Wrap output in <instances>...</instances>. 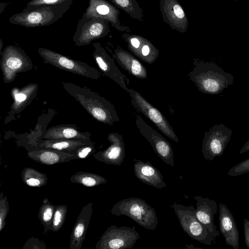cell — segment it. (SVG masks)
<instances>
[{"label":"cell","instance_id":"e575fe53","mask_svg":"<svg viewBox=\"0 0 249 249\" xmlns=\"http://www.w3.org/2000/svg\"><path fill=\"white\" fill-rule=\"evenodd\" d=\"M249 172V158L232 167L228 171V175L236 177Z\"/></svg>","mask_w":249,"mask_h":249},{"label":"cell","instance_id":"603a6c76","mask_svg":"<svg viewBox=\"0 0 249 249\" xmlns=\"http://www.w3.org/2000/svg\"><path fill=\"white\" fill-rule=\"evenodd\" d=\"M113 56L119 65L131 75L139 79L147 77L145 67L130 53L117 48L114 50Z\"/></svg>","mask_w":249,"mask_h":249},{"label":"cell","instance_id":"d4e9b609","mask_svg":"<svg viewBox=\"0 0 249 249\" xmlns=\"http://www.w3.org/2000/svg\"><path fill=\"white\" fill-rule=\"evenodd\" d=\"M38 85L30 83L17 91L14 94V101L8 113L10 116L20 113L36 96Z\"/></svg>","mask_w":249,"mask_h":249},{"label":"cell","instance_id":"9a60e30c","mask_svg":"<svg viewBox=\"0 0 249 249\" xmlns=\"http://www.w3.org/2000/svg\"><path fill=\"white\" fill-rule=\"evenodd\" d=\"M160 8L162 20L172 29L181 33L186 32L189 21L178 0H160Z\"/></svg>","mask_w":249,"mask_h":249},{"label":"cell","instance_id":"52a82bcc","mask_svg":"<svg viewBox=\"0 0 249 249\" xmlns=\"http://www.w3.org/2000/svg\"><path fill=\"white\" fill-rule=\"evenodd\" d=\"M37 52L44 63L92 79L97 80L100 77L99 71L86 63L42 47L39 48Z\"/></svg>","mask_w":249,"mask_h":249},{"label":"cell","instance_id":"836d02e7","mask_svg":"<svg viewBox=\"0 0 249 249\" xmlns=\"http://www.w3.org/2000/svg\"><path fill=\"white\" fill-rule=\"evenodd\" d=\"M9 210V202L6 196L1 192L0 195V231L4 228L6 218Z\"/></svg>","mask_w":249,"mask_h":249},{"label":"cell","instance_id":"f1b7e54d","mask_svg":"<svg viewBox=\"0 0 249 249\" xmlns=\"http://www.w3.org/2000/svg\"><path fill=\"white\" fill-rule=\"evenodd\" d=\"M115 6L124 11L132 18L142 21L144 15L136 0H110Z\"/></svg>","mask_w":249,"mask_h":249},{"label":"cell","instance_id":"cb8c5ba5","mask_svg":"<svg viewBox=\"0 0 249 249\" xmlns=\"http://www.w3.org/2000/svg\"><path fill=\"white\" fill-rule=\"evenodd\" d=\"M42 139L91 141L90 133L82 132L73 124H61L51 127L47 130Z\"/></svg>","mask_w":249,"mask_h":249},{"label":"cell","instance_id":"ffe728a7","mask_svg":"<svg viewBox=\"0 0 249 249\" xmlns=\"http://www.w3.org/2000/svg\"><path fill=\"white\" fill-rule=\"evenodd\" d=\"M92 203L89 202L82 209L70 236V249H81L92 213Z\"/></svg>","mask_w":249,"mask_h":249},{"label":"cell","instance_id":"d6a6232c","mask_svg":"<svg viewBox=\"0 0 249 249\" xmlns=\"http://www.w3.org/2000/svg\"><path fill=\"white\" fill-rule=\"evenodd\" d=\"M95 149L93 142L84 144L78 147L71 153V154L76 156L78 159H85L92 154Z\"/></svg>","mask_w":249,"mask_h":249},{"label":"cell","instance_id":"60d3db41","mask_svg":"<svg viewBox=\"0 0 249 249\" xmlns=\"http://www.w3.org/2000/svg\"><path fill=\"white\" fill-rule=\"evenodd\" d=\"M238 0H234V1L237 2Z\"/></svg>","mask_w":249,"mask_h":249},{"label":"cell","instance_id":"5b68a950","mask_svg":"<svg viewBox=\"0 0 249 249\" xmlns=\"http://www.w3.org/2000/svg\"><path fill=\"white\" fill-rule=\"evenodd\" d=\"M171 207L183 231L191 238L206 245L215 243V237L196 217V209L193 206H184L174 203Z\"/></svg>","mask_w":249,"mask_h":249},{"label":"cell","instance_id":"83f0119b","mask_svg":"<svg viewBox=\"0 0 249 249\" xmlns=\"http://www.w3.org/2000/svg\"><path fill=\"white\" fill-rule=\"evenodd\" d=\"M21 177L25 184L32 187H42L47 183L48 179L46 174L31 167H25L21 171Z\"/></svg>","mask_w":249,"mask_h":249},{"label":"cell","instance_id":"ab89813d","mask_svg":"<svg viewBox=\"0 0 249 249\" xmlns=\"http://www.w3.org/2000/svg\"><path fill=\"white\" fill-rule=\"evenodd\" d=\"M0 53L2 52V48L3 46V42L1 39H0Z\"/></svg>","mask_w":249,"mask_h":249},{"label":"cell","instance_id":"2e32d148","mask_svg":"<svg viewBox=\"0 0 249 249\" xmlns=\"http://www.w3.org/2000/svg\"><path fill=\"white\" fill-rule=\"evenodd\" d=\"M122 37L126 42L128 50L144 62L151 64L159 57V49L144 37L127 33L123 34Z\"/></svg>","mask_w":249,"mask_h":249},{"label":"cell","instance_id":"9c48e42d","mask_svg":"<svg viewBox=\"0 0 249 249\" xmlns=\"http://www.w3.org/2000/svg\"><path fill=\"white\" fill-rule=\"evenodd\" d=\"M140 238L135 226L109 227L97 242L96 249H128L134 246Z\"/></svg>","mask_w":249,"mask_h":249},{"label":"cell","instance_id":"e0dca14e","mask_svg":"<svg viewBox=\"0 0 249 249\" xmlns=\"http://www.w3.org/2000/svg\"><path fill=\"white\" fill-rule=\"evenodd\" d=\"M110 145L104 151L93 155L98 161L108 164L119 166L125 158L124 143L123 136L117 133L111 132L107 137Z\"/></svg>","mask_w":249,"mask_h":249},{"label":"cell","instance_id":"1f68e13d","mask_svg":"<svg viewBox=\"0 0 249 249\" xmlns=\"http://www.w3.org/2000/svg\"><path fill=\"white\" fill-rule=\"evenodd\" d=\"M71 1L73 0H31L26 4L22 11H31L41 6L57 5Z\"/></svg>","mask_w":249,"mask_h":249},{"label":"cell","instance_id":"f546056e","mask_svg":"<svg viewBox=\"0 0 249 249\" xmlns=\"http://www.w3.org/2000/svg\"><path fill=\"white\" fill-rule=\"evenodd\" d=\"M54 206L48 198H44L38 213V217L43 226V234L52 231Z\"/></svg>","mask_w":249,"mask_h":249},{"label":"cell","instance_id":"7a4b0ae2","mask_svg":"<svg viewBox=\"0 0 249 249\" xmlns=\"http://www.w3.org/2000/svg\"><path fill=\"white\" fill-rule=\"evenodd\" d=\"M188 76L199 91L211 95L219 94L234 81V76L218 65L203 60L196 61Z\"/></svg>","mask_w":249,"mask_h":249},{"label":"cell","instance_id":"ba28073f","mask_svg":"<svg viewBox=\"0 0 249 249\" xmlns=\"http://www.w3.org/2000/svg\"><path fill=\"white\" fill-rule=\"evenodd\" d=\"M109 23V21L101 18H88L83 13L72 37L75 45H88L93 40L105 37L110 32Z\"/></svg>","mask_w":249,"mask_h":249},{"label":"cell","instance_id":"8d00e7d4","mask_svg":"<svg viewBox=\"0 0 249 249\" xmlns=\"http://www.w3.org/2000/svg\"><path fill=\"white\" fill-rule=\"evenodd\" d=\"M244 233L246 245L249 249V220L247 218L244 219Z\"/></svg>","mask_w":249,"mask_h":249},{"label":"cell","instance_id":"d6986e66","mask_svg":"<svg viewBox=\"0 0 249 249\" xmlns=\"http://www.w3.org/2000/svg\"><path fill=\"white\" fill-rule=\"evenodd\" d=\"M193 198L196 201V215L215 238L219 235L216 226L214 223V216L217 213V205L215 201L209 198L196 196Z\"/></svg>","mask_w":249,"mask_h":249},{"label":"cell","instance_id":"4316f807","mask_svg":"<svg viewBox=\"0 0 249 249\" xmlns=\"http://www.w3.org/2000/svg\"><path fill=\"white\" fill-rule=\"evenodd\" d=\"M70 181L88 187L97 186L107 182L105 178L99 175L84 171H79L72 175Z\"/></svg>","mask_w":249,"mask_h":249},{"label":"cell","instance_id":"30bf717a","mask_svg":"<svg viewBox=\"0 0 249 249\" xmlns=\"http://www.w3.org/2000/svg\"><path fill=\"white\" fill-rule=\"evenodd\" d=\"M232 135V130L223 124H214L206 131L202 140L201 152L209 161L221 156Z\"/></svg>","mask_w":249,"mask_h":249},{"label":"cell","instance_id":"484cf974","mask_svg":"<svg viewBox=\"0 0 249 249\" xmlns=\"http://www.w3.org/2000/svg\"><path fill=\"white\" fill-rule=\"evenodd\" d=\"M92 142L66 139H41L37 140L35 148H45L57 150L71 154L78 147Z\"/></svg>","mask_w":249,"mask_h":249},{"label":"cell","instance_id":"277c9868","mask_svg":"<svg viewBox=\"0 0 249 249\" xmlns=\"http://www.w3.org/2000/svg\"><path fill=\"white\" fill-rule=\"evenodd\" d=\"M116 216L125 215L149 230L156 228L158 220L155 209L142 198L131 197L115 203L110 211Z\"/></svg>","mask_w":249,"mask_h":249},{"label":"cell","instance_id":"d590c367","mask_svg":"<svg viewBox=\"0 0 249 249\" xmlns=\"http://www.w3.org/2000/svg\"><path fill=\"white\" fill-rule=\"evenodd\" d=\"M32 245H33V246L32 247V249H39L38 247L36 245L38 246L40 249H45L46 248V245L44 242L36 238L32 237L28 239L26 242L23 249H28L29 246Z\"/></svg>","mask_w":249,"mask_h":249},{"label":"cell","instance_id":"8992f818","mask_svg":"<svg viewBox=\"0 0 249 249\" xmlns=\"http://www.w3.org/2000/svg\"><path fill=\"white\" fill-rule=\"evenodd\" d=\"M0 56V68L5 83L12 82L18 73L30 71L33 67L30 57L18 46L5 47Z\"/></svg>","mask_w":249,"mask_h":249},{"label":"cell","instance_id":"74e56055","mask_svg":"<svg viewBox=\"0 0 249 249\" xmlns=\"http://www.w3.org/2000/svg\"><path fill=\"white\" fill-rule=\"evenodd\" d=\"M249 151V139L245 142L240 150L239 153L243 154Z\"/></svg>","mask_w":249,"mask_h":249},{"label":"cell","instance_id":"5bb4252c","mask_svg":"<svg viewBox=\"0 0 249 249\" xmlns=\"http://www.w3.org/2000/svg\"><path fill=\"white\" fill-rule=\"evenodd\" d=\"M89 6L84 14L88 18L96 17L109 21L112 26L120 32L129 33V28L121 24L120 12L106 0H89Z\"/></svg>","mask_w":249,"mask_h":249},{"label":"cell","instance_id":"f35d334b","mask_svg":"<svg viewBox=\"0 0 249 249\" xmlns=\"http://www.w3.org/2000/svg\"><path fill=\"white\" fill-rule=\"evenodd\" d=\"M8 5V3L1 2L0 3V13H2L6 6Z\"/></svg>","mask_w":249,"mask_h":249},{"label":"cell","instance_id":"7402d4cb","mask_svg":"<svg viewBox=\"0 0 249 249\" xmlns=\"http://www.w3.org/2000/svg\"><path fill=\"white\" fill-rule=\"evenodd\" d=\"M27 156L38 163L49 165L78 159L76 156L63 151L45 148H36L28 151Z\"/></svg>","mask_w":249,"mask_h":249},{"label":"cell","instance_id":"4dcf8cb0","mask_svg":"<svg viewBox=\"0 0 249 249\" xmlns=\"http://www.w3.org/2000/svg\"><path fill=\"white\" fill-rule=\"evenodd\" d=\"M67 211V205H58L54 206L52 229L53 231L57 232L61 229L64 223Z\"/></svg>","mask_w":249,"mask_h":249},{"label":"cell","instance_id":"6da1fadb","mask_svg":"<svg viewBox=\"0 0 249 249\" xmlns=\"http://www.w3.org/2000/svg\"><path fill=\"white\" fill-rule=\"evenodd\" d=\"M63 89L97 121L113 125L120 120L114 106L97 92L72 83L63 82Z\"/></svg>","mask_w":249,"mask_h":249},{"label":"cell","instance_id":"3957f363","mask_svg":"<svg viewBox=\"0 0 249 249\" xmlns=\"http://www.w3.org/2000/svg\"><path fill=\"white\" fill-rule=\"evenodd\" d=\"M73 1L57 5H45L12 16L9 22L26 28L46 26L54 23L70 8Z\"/></svg>","mask_w":249,"mask_h":249},{"label":"cell","instance_id":"4fadbf2b","mask_svg":"<svg viewBox=\"0 0 249 249\" xmlns=\"http://www.w3.org/2000/svg\"><path fill=\"white\" fill-rule=\"evenodd\" d=\"M92 45L94 49L92 56L101 71L128 93L129 89L127 86L128 84L126 83V80H128V79L121 72L113 59L99 42L93 43Z\"/></svg>","mask_w":249,"mask_h":249},{"label":"cell","instance_id":"ac0fdd59","mask_svg":"<svg viewBox=\"0 0 249 249\" xmlns=\"http://www.w3.org/2000/svg\"><path fill=\"white\" fill-rule=\"evenodd\" d=\"M219 223L220 231L227 245L238 249L239 237L236 224L231 212L222 203L219 204Z\"/></svg>","mask_w":249,"mask_h":249},{"label":"cell","instance_id":"44dd1931","mask_svg":"<svg viewBox=\"0 0 249 249\" xmlns=\"http://www.w3.org/2000/svg\"><path fill=\"white\" fill-rule=\"evenodd\" d=\"M134 164L135 176L142 182L158 189L166 187L163 177L160 171L149 161L144 162L135 159Z\"/></svg>","mask_w":249,"mask_h":249},{"label":"cell","instance_id":"7c38bea8","mask_svg":"<svg viewBox=\"0 0 249 249\" xmlns=\"http://www.w3.org/2000/svg\"><path fill=\"white\" fill-rule=\"evenodd\" d=\"M135 124L142 135L150 143L157 155L167 165L174 166L173 150L167 140L139 115L136 116Z\"/></svg>","mask_w":249,"mask_h":249},{"label":"cell","instance_id":"8fae6325","mask_svg":"<svg viewBox=\"0 0 249 249\" xmlns=\"http://www.w3.org/2000/svg\"><path fill=\"white\" fill-rule=\"evenodd\" d=\"M128 93L131 98V104L135 109L152 122L163 134L175 142H178V139L173 127L158 109L143 98L139 92L129 89Z\"/></svg>","mask_w":249,"mask_h":249}]
</instances>
